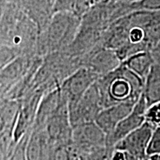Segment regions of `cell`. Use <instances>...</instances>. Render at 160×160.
I'll return each mask as SVG.
<instances>
[{
  "instance_id": "1",
  "label": "cell",
  "mask_w": 160,
  "mask_h": 160,
  "mask_svg": "<svg viewBox=\"0 0 160 160\" xmlns=\"http://www.w3.org/2000/svg\"><path fill=\"white\" fill-rule=\"evenodd\" d=\"M103 108L123 102L136 103L142 94L145 80L122 63L96 81Z\"/></svg>"
},
{
  "instance_id": "2",
  "label": "cell",
  "mask_w": 160,
  "mask_h": 160,
  "mask_svg": "<svg viewBox=\"0 0 160 160\" xmlns=\"http://www.w3.org/2000/svg\"><path fill=\"white\" fill-rule=\"evenodd\" d=\"M80 22L81 18L71 13H53L46 37L48 48L51 51H66L74 40Z\"/></svg>"
},
{
  "instance_id": "3",
  "label": "cell",
  "mask_w": 160,
  "mask_h": 160,
  "mask_svg": "<svg viewBox=\"0 0 160 160\" xmlns=\"http://www.w3.org/2000/svg\"><path fill=\"white\" fill-rule=\"evenodd\" d=\"M105 133L95 122L73 127L71 145L78 157H85L93 150L107 145Z\"/></svg>"
},
{
  "instance_id": "4",
  "label": "cell",
  "mask_w": 160,
  "mask_h": 160,
  "mask_svg": "<svg viewBox=\"0 0 160 160\" xmlns=\"http://www.w3.org/2000/svg\"><path fill=\"white\" fill-rule=\"evenodd\" d=\"M104 108L96 82L84 93L74 105L69 108V117L72 127L95 122Z\"/></svg>"
},
{
  "instance_id": "5",
  "label": "cell",
  "mask_w": 160,
  "mask_h": 160,
  "mask_svg": "<svg viewBox=\"0 0 160 160\" xmlns=\"http://www.w3.org/2000/svg\"><path fill=\"white\" fill-rule=\"evenodd\" d=\"M99 77L87 68L81 67L64 79L60 90L68 104L73 106Z\"/></svg>"
},
{
  "instance_id": "6",
  "label": "cell",
  "mask_w": 160,
  "mask_h": 160,
  "mask_svg": "<svg viewBox=\"0 0 160 160\" xmlns=\"http://www.w3.org/2000/svg\"><path fill=\"white\" fill-rule=\"evenodd\" d=\"M46 135L50 145H69L71 143L72 127L69 117L68 105L65 103L46 121Z\"/></svg>"
},
{
  "instance_id": "7",
  "label": "cell",
  "mask_w": 160,
  "mask_h": 160,
  "mask_svg": "<svg viewBox=\"0 0 160 160\" xmlns=\"http://www.w3.org/2000/svg\"><path fill=\"white\" fill-rule=\"evenodd\" d=\"M148 107L145 97L142 94L132 111L116 126L111 134L106 137L107 145L114 147L120 140L142 125L145 122V113Z\"/></svg>"
},
{
  "instance_id": "8",
  "label": "cell",
  "mask_w": 160,
  "mask_h": 160,
  "mask_svg": "<svg viewBox=\"0 0 160 160\" xmlns=\"http://www.w3.org/2000/svg\"><path fill=\"white\" fill-rule=\"evenodd\" d=\"M80 62L81 67L91 70L100 77L115 70L122 62L114 51L99 46L84 55Z\"/></svg>"
},
{
  "instance_id": "9",
  "label": "cell",
  "mask_w": 160,
  "mask_h": 160,
  "mask_svg": "<svg viewBox=\"0 0 160 160\" xmlns=\"http://www.w3.org/2000/svg\"><path fill=\"white\" fill-rule=\"evenodd\" d=\"M153 129V126L145 122L140 127L120 140L114 148L128 151L137 159L141 160L148 156V148Z\"/></svg>"
},
{
  "instance_id": "10",
  "label": "cell",
  "mask_w": 160,
  "mask_h": 160,
  "mask_svg": "<svg viewBox=\"0 0 160 160\" xmlns=\"http://www.w3.org/2000/svg\"><path fill=\"white\" fill-rule=\"evenodd\" d=\"M136 103L123 102L105 108L100 111L95 122L105 133L106 137L113 132L118 124L132 111Z\"/></svg>"
},
{
  "instance_id": "11",
  "label": "cell",
  "mask_w": 160,
  "mask_h": 160,
  "mask_svg": "<svg viewBox=\"0 0 160 160\" xmlns=\"http://www.w3.org/2000/svg\"><path fill=\"white\" fill-rule=\"evenodd\" d=\"M49 141L45 130H35L28 139L26 155L28 160H45Z\"/></svg>"
},
{
  "instance_id": "12",
  "label": "cell",
  "mask_w": 160,
  "mask_h": 160,
  "mask_svg": "<svg viewBox=\"0 0 160 160\" xmlns=\"http://www.w3.org/2000/svg\"><path fill=\"white\" fill-rule=\"evenodd\" d=\"M122 62L128 68L145 81L154 64L151 51L139 52L126 59Z\"/></svg>"
},
{
  "instance_id": "13",
  "label": "cell",
  "mask_w": 160,
  "mask_h": 160,
  "mask_svg": "<svg viewBox=\"0 0 160 160\" xmlns=\"http://www.w3.org/2000/svg\"><path fill=\"white\" fill-rule=\"evenodd\" d=\"M142 94L148 106L160 102V66H152L145 79Z\"/></svg>"
},
{
  "instance_id": "14",
  "label": "cell",
  "mask_w": 160,
  "mask_h": 160,
  "mask_svg": "<svg viewBox=\"0 0 160 160\" xmlns=\"http://www.w3.org/2000/svg\"><path fill=\"white\" fill-rule=\"evenodd\" d=\"M78 157L71 144L50 145L45 160H74Z\"/></svg>"
},
{
  "instance_id": "15",
  "label": "cell",
  "mask_w": 160,
  "mask_h": 160,
  "mask_svg": "<svg viewBox=\"0 0 160 160\" xmlns=\"http://www.w3.org/2000/svg\"><path fill=\"white\" fill-rule=\"evenodd\" d=\"M82 0H56L53 6V13L58 12H68L82 18Z\"/></svg>"
},
{
  "instance_id": "16",
  "label": "cell",
  "mask_w": 160,
  "mask_h": 160,
  "mask_svg": "<svg viewBox=\"0 0 160 160\" xmlns=\"http://www.w3.org/2000/svg\"><path fill=\"white\" fill-rule=\"evenodd\" d=\"M145 118L146 122L149 123L154 128L160 126V102L148 107Z\"/></svg>"
},
{
  "instance_id": "17",
  "label": "cell",
  "mask_w": 160,
  "mask_h": 160,
  "mask_svg": "<svg viewBox=\"0 0 160 160\" xmlns=\"http://www.w3.org/2000/svg\"><path fill=\"white\" fill-rule=\"evenodd\" d=\"M114 147L105 145L93 150L85 157V160H111Z\"/></svg>"
},
{
  "instance_id": "18",
  "label": "cell",
  "mask_w": 160,
  "mask_h": 160,
  "mask_svg": "<svg viewBox=\"0 0 160 160\" xmlns=\"http://www.w3.org/2000/svg\"><path fill=\"white\" fill-rule=\"evenodd\" d=\"M147 153L148 155L160 154V126L155 128L152 132Z\"/></svg>"
},
{
  "instance_id": "19",
  "label": "cell",
  "mask_w": 160,
  "mask_h": 160,
  "mask_svg": "<svg viewBox=\"0 0 160 160\" xmlns=\"http://www.w3.org/2000/svg\"><path fill=\"white\" fill-rule=\"evenodd\" d=\"M135 11L145 10L149 11H160V0H141L133 3Z\"/></svg>"
},
{
  "instance_id": "20",
  "label": "cell",
  "mask_w": 160,
  "mask_h": 160,
  "mask_svg": "<svg viewBox=\"0 0 160 160\" xmlns=\"http://www.w3.org/2000/svg\"><path fill=\"white\" fill-rule=\"evenodd\" d=\"M28 137H23L20 142L18 144L13 153H12L10 160H28L26 155V145H27Z\"/></svg>"
},
{
  "instance_id": "21",
  "label": "cell",
  "mask_w": 160,
  "mask_h": 160,
  "mask_svg": "<svg viewBox=\"0 0 160 160\" xmlns=\"http://www.w3.org/2000/svg\"><path fill=\"white\" fill-rule=\"evenodd\" d=\"M111 160H139L128 151L124 150L115 148L112 153Z\"/></svg>"
},
{
  "instance_id": "22",
  "label": "cell",
  "mask_w": 160,
  "mask_h": 160,
  "mask_svg": "<svg viewBox=\"0 0 160 160\" xmlns=\"http://www.w3.org/2000/svg\"><path fill=\"white\" fill-rule=\"evenodd\" d=\"M153 62L155 65L160 66V41L152 48L151 51Z\"/></svg>"
},
{
  "instance_id": "23",
  "label": "cell",
  "mask_w": 160,
  "mask_h": 160,
  "mask_svg": "<svg viewBox=\"0 0 160 160\" xmlns=\"http://www.w3.org/2000/svg\"><path fill=\"white\" fill-rule=\"evenodd\" d=\"M141 160H158V155H148Z\"/></svg>"
},
{
  "instance_id": "24",
  "label": "cell",
  "mask_w": 160,
  "mask_h": 160,
  "mask_svg": "<svg viewBox=\"0 0 160 160\" xmlns=\"http://www.w3.org/2000/svg\"><path fill=\"white\" fill-rule=\"evenodd\" d=\"M122 1L126 2H128V3H136V2H139L141 1V0H122Z\"/></svg>"
},
{
  "instance_id": "25",
  "label": "cell",
  "mask_w": 160,
  "mask_h": 160,
  "mask_svg": "<svg viewBox=\"0 0 160 160\" xmlns=\"http://www.w3.org/2000/svg\"><path fill=\"white\" fill-rule=\"evenodd\" d=\"M74 160H85V157H77V159H75Z\"/></svg>"
},
{
  "instance_id": "26",
  "label": "cell",
  "mask_w": 160,
  "mask_h": 160,
  "mask_svg": "<svg viewBox=\"0 0 160 160\" xmlns=\"http://www.w3.org/2000/svg\"><path fill=\"white\" fill-rule=\"evenodd\" d=\"M158 160H160V154L158 156Z\"/></svg>"
},
{
  "instance_id": "27",
  "label": "cell",
  "mask_w": 160,
  "mask_h": 160,
  "mask_svg": "<svg viewBox=\"0 0 160 160\" xmlns=\"http://www.w3.org/2000/svg\"><path fill=\"white\" fill-rule=\"evenodd\" d=\"M0 2H1V0H0Z\"/></svg>"
}]
</instances>
